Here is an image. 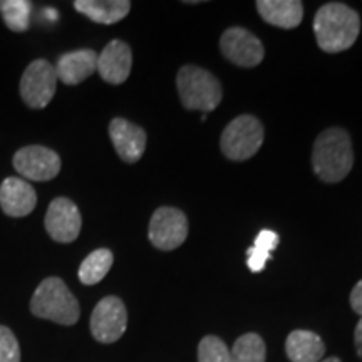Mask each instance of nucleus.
<instances>
[{
    "instance_id": "1",
    "label": "nucleus",
    "mask_w": 362,
    "mask_h": 362,
    "mask_svg": "<svg viewBox=\"0 0 362 362\" xmlns=\"http://www.w3.org/2000/svg\"><path fill=\"white\" fill-rule=\"evenodd\" d=\"M314 33L317 44L324 52L347 51L359 37V13L346 4H325L315 13Z\"/></svg>"
},
{
    "instance_id": "2",
    "label": "nucleus",
    "mask_w": 362,
    "mask_h": 362,
    "mask_svg": "<svg viewBox=\"0 0 362 362\" xmlns=\"http://www.w3.org/2000/svg\"><path fill=\"white\" fill-rule=\"evenodd\" d=\"M354 165L351 136L342 128H329L319 134L312 148V168L325 183H339Z\"/></svg>"
},
{
    "instance_id": "3",
    "label": "nucleus",
    "mask_w": 362,
    "mask_h": 362,
    "mask_svg": "<svg viewBox=\"0 0 362 362\" xmlns=\"http://www.w3.org/2000/svg\"><path fill=\"white\" fill-rule=\"evenodd\" d=\"M30 312L39 319L61 325H74L81 315L78 298L59 277H49L39 284L30 298Z\"/></svg>"
},
{
    "instance_id": "4",
    "label": "nucleus",
    "mask_w": 362,
    "mask_h": 362,
    "mask_svg": "<svg viewBox=\"0 0 362 362\" xmlns=\"http://www.w3.org/2000/svg\"><path fill=\"white\" fill-rule=\"evenodd\" d=\"M176 88L183 106L189 111H214L221 103V86L210 71L183 66L176 76Z\"/></svg>"
},
{
    "instance_id": "5",
    "label": "nucleus",
    "mask_w": 362,
    "mask_h": 362,
    "mask_svg": "<svg viewBox=\"0 0 362 362\" xmlns=\"http://www.w3.org/2000/svg\"><path fill=\"white\" fill-rule=\"evenodd\" d=\"M264 143V128L257 117L243 115L226 126L221 133L220 146L223 155L232 161H245L257 155Z\"/></svg>"
},
{
    "instance_id": "6",
    "label": "nucleus",
    "mask_w": 362,
    "mask_h": 362,
    "mask_svg": "<svg viewBox=\"0 0 362 362\" xmlns=\"http://www.w3.org/2000/svg\"><path fill=\"white\" fill-rule=\"evenodd\" d=\"M56 69L45 59H37L27 66L21 79V96L25 106L44 110L56 94Z\"/></svg>"
},
{
    "instance_id": "7",
    "label": "nucleus",
    "mask_w": 362,
    "mask_h": 362,
    "mask_svg": "<svg viewBox=\"0 0 362 362\" xmlns=\"http://www.w3.org/2000/svg\"><path fill=\"white\" fill-rule=\"evenodd\" d=\"M188 237V218L183 211L173 206H161L149 221V242L158 250H175L183 245Z\"/></svg>"
},
{
    "instance_id": "8",
    "label": "nucleus",
    "mask_w": 362,
    "mask_h": 362,
    "mask_svg": "<svg viewBox=\"0 0 362 362\" xmlns=\"http://www.w3.org/2000/svg\"><path fill=\"white\" fill-rule=\"evenodd\" d=\"M128 312L123 300L117 297H104L94 307L90 315V334L98 342L112 344L126 332Z\"/></svg>"
},
{
    "instance_id": "9",
    "label": "nucleus",
    "mask_w": 362,
    "mask_h": 362,
    "mask_svg": "<svg viewBox=\"0 0 362 362\" xmlns=\"http://www.w3.org/2000/svg\"><path fill=\"white\" fill-rule=\"evenodd\" d=\"M13 168L25 181H51L61 171V158L52 149L33 144L13 155Z\"/></svg>"
},
{
    "instance_id": "10",
    "label": "nucleus",
    "mask_w": 362,
    "mask_h": 362,
    "mask_svg": "<svg viewBox=\"0 0 362 362\" xmlns=\"http://www.w3.org/2000/svg\"><path fill=\"white\" fill-rule=\"evenodd\" d=\"M221 54L240 67H255L264 61L265 51L260 39L242 27H230L220 39Z\"/></svg>"
},
{
    "instance_id": "11",
    "label": "nucleus",
    "mask_w": 362,
    "mask_h": 362,
    "mask_svg": "<svg viewBox=\"0 0 362 362\" xmlns=\"http://www.w3.org/2000/svg\"><path fill=\"white\" fill-rule=\"evenodd\" d=\"M45 230L54 242L71 243L79 237L83 218L79 208L69 198L59 197L51 202L45 214Z\"/></svg>"
},
{
    "instance_id": "12",
    "label": "nucleus",
    "mask_w": 362,
    "mask_h": 362,
    "mask_svg": "<svg viewBox=\"0 0 362 362\" xmlns=\"http://www.w3.org/2000/svg\"><path fill=\"white\" fill-rule=\"evenodd\" d=\"M37 205V193L24 178L11 176L0 185V208L12 218H21L34 211Z\"/></svg>"
},
{
    "instance_id": "13",
    "label": "nucleus",
    "mask_w": 362,
    "mask_h": 362,
    "mask_svg": "<svg viewBox=\"0 0 362 362\" xmlns=\"http://www.w3.org/2000/svg\"><path fill=\"white\" fill-rule=\"evenodd\" d=\"M131 66H133V54L129 45L119 39L111 40L98 56L99 76L110 84H123L129 78Z\"/></svg>"
},
{
    "instance_id": "14",
    "label": "nucleus",
    "mask_w": 362,
    "mask_h": 362,
    "mask_svg": "<svg viewBox=\"0 0 362 362\" xmlns=\"http://www.w3.org/2000/svg\"><path fill=\"white\" fill-rule=\"evenodd\" d=\"M110 136L121 160L126 163L141 160L146 149V133L143 128L129 123L123 117H115L110 124Z\"/></svg>"
},
{
    "instance_id": "15",
    "label": "nucleus",
    "mask_w": 362,
    "mask_h": 362,
    "mask_svg": "<svg viewBox=\"0 0 362 362\" xmlns=\"http://www.w3.org/2000/svg\"><path fill=\"white\" fill-rule=\"evenodd\" d=\"M57 79L67 86H78L98 71V54L93 49H79L62 54L57 59L56 67Z\"/></svg>"
},
{
    "instance_id": "16",
    "label": "nucleus",
    "mask_w": 362,
    "mask_h": 362,
    "mask_svg": "<svg viewBox=\"0 0 362 362\" xmlns=\"http://www.w3.org/2000/svg\"><path fill=\"white\" fill-rule=\"evenodd\" d=\"M257 11L267 24L280 29H293L304 17V6L297 0H260Z\"/></svg>"
},
{
    "instance_id": "17",
    "label": "nucleus",
    "mask_w": 362,
    "mask_h": 362,
    "mask_svg": "<svg viewBox=\"0 0 362 362\" xmlns=\"http://www.w3.org/2000/svg\"><path fill=\"white\" fill-rule=\"evenodd\" d=\"M74 8L98 24H116L131 11L128 0H76Z\"/></svg>"
},
{
    "instance_id": "18",
    "label": "nucleus",
    "mask_w": 362,
    "mask_h": 362,
    "mask_svg": "<svg viewBox=\"0 0 362 362\" xmlns=\"http://www.w3.org/2000/svg\"><path fill=\"white\" fill-rule=\"evenodd\" d=\"M285 351L292 362H320L325 354V344L310 330H293L285 342Z\"/></svg>"
},
{
    "instance_id": "19",
    "label": "nucleus",
    "mask_w": 362,
    "mask_h": 362,
    "mask_svg": "<svg viewBox=\"0 0 362 362\" xmlns=\"http://www.w3.org/2000/svg\"><path fill=\"white\" fill-rule=\"evenodd\" d=\"M112 262H115V257L107 248H98L90 252L79 267V280L84 285L99 284L111 270Z\"/></svg>"
},
{
    "instance_id": "20",
    "label": "nucleus",
    "mask_w": 362,
    "mask_h": 362,
    "mask_svg": "<svg viewBox=\"0 0 362 362\" xmlns=\"http://www.w3.org/2000/svg\"><path fill=\"white\" fill-rule=\"evenodd\" d=\"M279 235L272 230H262V232L257 235L255 243H253L252 248L247 250V264L248 269L255 274H259L265 269L267 262L270 259L272 250H275L279 245Z\"/></svg>"
},
{
    "instance_id": "21",
    "label": "nucleus",
    "mask_w": 362,
    "mask_h": 362,
    "mask_svg": "<svg viewBox=\"0 0 362 362\" xmlns=\"http://www.w3.org/2000/svg\"><path fill=\"white\" fill-rule=\"evenodd\" d=\"M232 362H265V342L259 334H245L238 337L230 352Z\"/></svg>"
},
{
    "instance_id": "22",
    "label": "nucleus",
    "mask_w": 362,
    "mask_h": 362,
    "mask_svg": "<svg viewBox=\"0 0 362 362\" xmlns=\"http://www.w3.org/2000/svg\"><path fill=\"white\" fill-rule=\"evenodd\" d=\"M30 8L33 4L29 0H4L0 12L8 29L13 33H25L29 29Z\"/></svg>"
},
{
    "instance_id": "23",
    "label": "nucleus",
    "mask_w": 362,
    "mask_h": 362,
    "mask_svg": "<svg viewBox=\"0 0 362 362\" xmlns=\"http://www.w3.org/2000/svg\"><path fill=\"white\" fill-rule=\"evenodd\" d=\"M198 362H232V356L221 339L206 336L198 346Z\"/></svg>"
},
{
    "instance_id": "24",
    "label": "nucleus",
    "mask_w": 362,
    "mask_h": 362,
    "mask_svg": "<svg viewBox=\"0 0 362 362\" xmlns=\"http://www.w3.org/2000/svg\"><path fill=\"white\" fill-rule=\"evenodd\" d=\"M0 362H21L19 341L6 325H0Z\"/></svg>"
},
{
    "instance_id": "25",
    "label": "nucleus",
    "mask_w": 362,
    "mask_h": 362,
    "mask_svg": "<svg viewBox=\"0 0 362 362\" xmlns=\"http://www.w3.org/2000/svg\"><path fill=\"white\" fill-rule=\"evenodd\" d=\"M351 307L352 310L362 315V280L352 288L351 292Z\"/></svg>"
},
{
    "instance_id": "26",
    "label": "nucleus",
    "mask_w": 362,
    "mask_h": 362,
    "mask_svg": "<svg viewBox=\"0 0 362 362\" xmlns=\"http://www.w3.org/2000/svg\"><path fill=\"white\" fill-rule=\"evenodd\" d=\"M354 342H356V351L359 357L362 359V317L361 320L356 325V332H354Z\"/></svg>"
},
{
    "instance_id": "27",
    "label": "nucleus",
    "mask_w": 362,
    "mask_h": 362,
    "mask_svg": "<svg viewBox=\"0 0 362 362\" xmlns=\"http://www.w3.org/2000/svg\"><path fill=\"white\" fill-rule=\"evenodd\" d=\"M320 362H341V359H337V357H329V359H324Z\"/></svg>"
},
{
    "instance_id": "28",
    "label": "nucleus",
    "mask_w": 362,
    "mask_h": 362,
    "mask_svg": "<svg viewBox=\"0 0 362 362\" xmlns=\"http://www.w3.org/2000/svg\"><path fill=\"white\" fill-rule=\"evenodd\" d=\"M0 11H2V2H0Z\"/></svg>"
}]
</instances>
